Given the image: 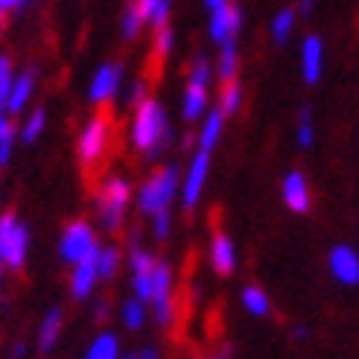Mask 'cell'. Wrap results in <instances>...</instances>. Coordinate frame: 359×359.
Listing matches in <instances>:
<instances>
[{"label": "cell", "instance_id": "obj_23", "mask_svg": "<svg viewBox=\"0 0 359 359\" xmlns=\"http://www.w3.org/2000/svg\"><path fill=\"white\" fill-rule=\"evenodd\" d=\"M143 27V15H140V6H137V0H129L126 4V12H123V32H126V39H135V35L140 32Z\"/></svg>", "mask_w": 359, "mask_h": 359}, {"label": "cell", "instance_id": "obj_14", "mask_svg": "<svg viewBox=\"0 0 359 359\" xmlns=\"http://www.w3.org/2000/svg\"><path fill=\"white\" fill-rule=\"evenodd\" d=\"M208 161L210 152H199L190 164V175H187V187H184V208L190 210L196 205V199L202 196V184H205V175H208Z\"/></svg>", "mask_w": 359, "mask_h": 359}, {"label": "cell", "instance_id": "obj_38", "mask_svg": "<svg viewBox=\"0 0 359 359\" xmlns=\"http://www.w3.org/2000/svg\"><path fill=\"white\" fill-rule=\"evenodd\" d=\"M140 359H158V353L149 348V351H143V356H140Z\"/></svg>", "mask_w": 359, "mask_h": 359}, {"label": "cell", "instance_id": "obj_11", "mask_svg": "<svg viewBox=\"0 0 359 359\" xmlns=\"http://www.w3.org/2000/svg\"><path fill=\"white\" fill-rule=\"evenodd\" d=\"M155 304V313H158V321L167 325L170 316H172V307H170V269L167 263H155L152 269V298Z\"/></svg>", "mask_w": 359, "mask_h": 359}, {"label": "cell", "instance_id": "obj_13", "mask_svg": "<svg viewBox=\"0 0 359 359\" xmlns=\"http://www.w3.org/2000/svg\"><path fill=\"white\" fill-rule=\"evenodd\" d=\"M97 257H100V248L94 245V248L79 260L76 272H74V280H70L76 298H85L88 292H91V286H94V280H97Z\"/></svg>", "mask_w": 359, "mask_h": 359}, {"label": "cell", "instance_id": "obj_34", "mask_svg": "<svg viewBox=\"0 0 359 359\" xmlns=\"http://www.w3.org/2000/svg\"><path fill=\"white\" fill-rule=\"evenodd\" d=\"M12 137H15V135H9V137L0 140V167H4L6 161H9V152H12Z\"/></svg>", "mask_w": 359, "mask_h": 359}, {"label": "cell", "instance_id": "obj_6", "mask_svg": "<svg viewBox=\"0 0 359 359\" xmlns=\"http://www.w3.org/2000/svg\"><path fill=\"white\" fill-rule=\"evenodd\" d=\"M327 266H330V275L339 283H345V286L359 283V251L356 248H351L345 243L333 245L330 255H327Z\"/></svg>", "mask_w": 359, "mask_h": 359}, {"label": "cell", "instance_id": "obj_24", "mask_svg": "<svg viewBox=\"0 0 359 359\" xmlns=\"http://www.w3.org/2000/svg\"><path fill=\"white\" fill-rule=\"evenodd\" d=\"M222 111L217 109L210 117H208V123H205V132H202V152H210L213 149V143L219 140V135H222Z\"/></svg>", "mask_w": 359, "mask_h": 359}, {"label": "cell", "instance_id": "obj_9", "mask_svg": "<svg viewBox=\"0 0 359 359\" xmlns=\"http://www.w3.org/2000/svg\"><path fill=\"white\" fill-rule=\"evenodd\" d=\"M280 193H283L286 208L295 210V213H307V210L313 208V193H310V184H307V178H304L301 170L286 172Z\"/></svg>", "mask_w": 359, "mask_h": 359}, {"label": "cell", "instance_id": "obj_1", "mask_svg": "<svg viewBox=\"0 0 359 359\" xmlns=\"http://www.w3.org/2000/svg\"><path fill=\"white\" fill-rule=\"evenodd\" d=\"M120 147H123V120L117 117L114 105L102 100L97 105V114L79 135V170L85 187L91 193H97L100 178L105 175Z\"/></svg>", "mask_w": 359, "mask_h": 359}, {"label": "cell", "instance_id": "obj_19", "mask_svg": "<svg viewBox=\"0 0 359 359\" xmlns=\"http://www.w3.org/2000/svg\"><path fill=\"white\" fill-rule=\"evenodd\" d=\"M243 304H245V310L251 316H269V310H272V304H269V298H266V292L260 290V286H245Z\"/></svg>", "mask_w": 359, "mask_h": 359}, {"label": "cell", "instance_id": "obj_4", "mask_svg": "<svg viewBox=\"0 0 359 359\" xmlns=\"http://www.w3.org/2000/svg\"><path fill=\"white\" fill-rule=\"evenodd\" d=\"M175 167L167 170H158L149 175V182L140 187V210L143 213H158V210H167L170 199H172V190H175Z\"/></svg>", "mask_w": 359, "mask_h": 359}, {"label": "cell", "instance_id": "obj_40", "mask_svg": "<svg viewBox=\"0 0 359 359\" xmlns=\"http://www.w3.org/2000/svg\"><path fill=\"white\" fill-rule=\"evenodd\" d=\"M132 359H137V356H132Z\"/></svg>", "mask_w": 359, "mask_h": 359}, {"label": "cell", "instance_id": "obj_35", "mask_svg": "<svg viewBox=\"0 0 359 359\" xmlns=\"http://www.w3.org/2000/svg\"><path fill=\"white\" fill-rule=\"evenodd\" d=\"M9 21H12V12H9V9H4V6H0V35H4V32H6Z\"/></svg>", "mask_w": 359, "mask_h": 359}, {"label": "cell", "instance_id": "obj_25", "mask_svg": "<svg viewBox=\"0 0 359 359\" xmlns=\"http://www.w3.org/2000/svg\"><path fill=\"white\" fill-rule=\"evenodd\" d=\"M29 91H32V74H24L21 79H18L12 97H9V111H21V105L27 102Z\"/></svg>", "mask_w": 359, "mask_h": 359}, {"label": "cell", "instance_id": "obj_37", "mask_svg": "<svg viewBox=\"0 0 359 359\" xmlns=\"http://www.w3.org/2000/svg\"><path fill=\"white\" fill-rule=\"evenodd\" d=\"M24 4V0H0V6H4V9H9V12H15L18 6H21Z\"/></svg>", "mask_w": 359, "mask_h": 359}, {"label": "cell", "instance_id": "obj_15", "mask_svg": "<svg viewBox=\"0 0 359 359\" xmlns=\"http://www.w3.org/2000/svg\"><path fill=\"white\" fill-rule=\"evenodd\" d=\"M295 21H298V12H295L292 6H283V9L272 18V41L283 47L286 41H290L292 29H295Z\"/></svg>", "mask_w": 359, "mask_h": 359}, {"label": "cell", "instance_id": "obj_16", "mask_svg": "<svg viewBox=\"0 0 359 359\" xmlns=\"http://www.w3.org/2000/svg\"><path fill=\"white\" fill-rule=\"evenodd\" d=\"M117 82H120V67L117 65H105L100 74H97V79H94V88H91V97L94 100H109L111 94H114V88H117Z\"/></svg>", "mask_w": 359, "mask_h": 359}, {"label": "cell", "instance_id": "obj_12", "mask_svg": "<svg viewBox=\"0 0 359 359\" xmlns=\"http://www.w3.org/2000/svg\"><path fill=\"white\" fill-rule=\"evenodd\" d=\"M210 260H213V272L228 278L231 272H234L237 266V255H234V243L228 240L225 231H213V245H210Z\"/></svg>", "mask_w": 359, "mask_h": 359}, {"label": "cell", "instance_id": "obj_26", "mask_svg": "<svg viewBox=\"0 0 359 359\" xmlns=\"http://www.w3.org/2000/svg\"><path fill=\"white\" fill-rule=\"evenodd\" d=\"M88 359H117V342H114V336L97 339L94 348L88 351Z\"/></svg>", "mask_w": 359, "mask_h": 359}, {"label": "cell", "instance_id": "obj_39", "mask_svg": "<svg viewBox=\"0 0 359 359\" xmlns=\"http://www.w3.org/2000/svg\"><path fill=\"white\" fill-rule=\"evenodd\" d=\"M310 4H313V0H304V6H301V9H304V12H310Z\"/></svg>", "mask_w": 359, "mask_h": 359}, {"label": "cell", "instance_id": "obj_8", "mask_svg": "<svg viewBox=\"0 0 359 359\" xmlns=\"http://www.w3.org/2000/svg\"><path fill=\"white\" fill-rule=\"evenodd\" d=\"M94 248V231L88 228V222L76 219L65 228V237H62V257L67 263H79L88 251Z\"/></svg>", "mask_w": 359, "mask_h": 359}, {"label": "cell", "instance_id": "obj_28", "mask_svg": "<svg viewBox=\"0 0 359 359\" xmlns=\"http://www.w3.org/2000/svg\"><path fill=\"white\" fill-rule=\"evenodd\" d=\"M208 79H210V65H208V59H205V56H196V59H193V70H190V82L208 88Z\"/></svg>", "mask_w": 359, "mask_h": 359}, {"label": "cell", "instance_id": "obj_36", "mask_svg": "<svg viewBox=\"0 0 359 359\" xmlns=\"http://www.w3.org/2000/svg\"><path fill=\"white\" fill-rule=\"evenodd\" d=\"M231 356V345H225V348H219V351H213L210 356H205V359H228Z\"/></svg>", "mask_w": 359, "mask_h": 359}, {"label": "cell", "instance_id": "obj_31", "mask_svg": "<svg viewBox=\"0 0 359 359\" xmlns=\"http://www.w3.org/2000/svg\"><path fill=\"white\" fill-rule=\"evenodd\" d=\"M9 70H12L9 59H6V56H0V102H4L6 94H9Z\"/></svg>", "mask_w": 359, "mask_h": 359}, {"label": "cell", "instance_id": "obj_10", "mask_svg": "<svg viewBox=\"0 0 359 359\" xmlns=\"http://www.w3.org/2000/svg\"><path fill=\"white\" fill-rule=\"evenodd\" d=\"M325 70V41L318 35H307L301 44V76L307 85H316Z\"/></svg>", "mask_w": 359, "mask_h": 359}, {"label": "cell", "instance_id": "obj_20", "mask_svg": "<svg viewBox=\"0 0 359 359\" xmlns=\"http://www.w3.org/2000/svg\"><path fill=\"white\" fill-rule=\"evenodd\" d=\"M237 41H225L222 44V56H219V79L222 82H231V79H237Z\"/></svg>", "mask_w": 359, "mask_h": 359}, {"label": "cell", "instance_id": "obj_17", "mask_svg": "<svg viewBox=\"0 0 359 359\" xmlns=\"http://www.w3.org/2000/svg\"><path fill=\"white\" fill-rule=\"evenodd\" d=\"M240 102H243V88H240V82H237V79L222 82V91H219V111H222V117L237 114Z\"/></svg>", "mask_w": 359, "mask_h": 359}, {"label": "cell", "instance_id": "obj_30", "mask_svg": "<svg viewBox=\"0 0 359 359\" xmlns=\"http://www.w3.org/2000/svg\"><path fill=\"white\" fill-rule=\"evenodd\" d=\"M41 126H44V111L39 109V111H35V114L29 117V123H27V129H24V140H27V143H32L35 137H39Z\"/></svg>", "mask_w": 359, "mask_h": 359}, {"label": "cell", "instance_id": "obj_29", "mask_svg": "<svg viewBox=\"0 0 359 359\" xmlns=\"http://www.w3.org/2000/svg\"><path fill=\"white\" fill-rule=\"evenodd\" d=\"M126 325H129L132 330H137L140 325H143V307L137 301H129L126 304Z\"/></svg>", "mask_w": 359, "mask_h": 359}, {"label": "cell", "instance_id": "obj_21", "mask_svg": "<svg viewBox=\"0 0 359 359\" xmlns=\"http://www.w3.org/2000/svg\"><path fill=\"white\" fill-rule=\"evenodd\" d=\"M59 330H62V310H53V313L47 316V321H44V327H41V342H39L41 353H47L53 345H56Z\"/></svg>", "mask_w": 359, "mask_h": 359}, {"label": "cell", "instance_id": "obj_18", "mask_svg": "<svg viewBox=\"0 0 359 359\" xmlns=\"http://www.w3.org/2000/svg\"><path fill=\"white\" fill-rule=\"evenodd\" d=\"M205 102H208V88L205 85H187V97H184V117L196 120L205 111Z\"/></svg>", "mask_w": 359, "mask_h": 359}, {"label": "cell", "instance_id": "obj_7", "mask_svg": "<svg viewBox=\"0 0 359 359\" xmlns=\"http://www.w3.org/2000/svg\"><path fill=\"white\" fill-rule=\"evenodd\" d=\"M170 24H155V35H152V50H149V59L143 65V79L149 85L161 82V74H164V62H167V53H170Z\"/></svg>", "mask_w": 359, "mask_h": 359}, {"label": "cell", "instance_id": "obj_3", "mask_svg": "<svg viewBox=\"0 0 359 359\" xmlns=\"http://www.w3.org/2000/svg\"><path fill=\"white\" fill-rule=\"evenodd\" d=\"M126 205H129V184H126L123 178H109V182H102V187H97L100 219L111 234H120Z\"/></svg>", "mask_w": 359, "mask_h": 359}, {"label": "cell", "instance_id": "obj_33", "mask_svg": "<svg viewBox=\"0 0 359 359\" xmlns=\"http://www.w3.org/2000/svg\"><path fill=\"white\" fill-rule=\"evenodd\" d=\"M161 0H137V6H140V15H143V21H152V15L158 9Z\"/></svg>", "mask_w": 359, "mask_h": 359}, {"label": "cell", "instance_id": "obj_32", "mask_svg": "<svg viewBox=\"0 0 359 359\" xmlns=\"http://www.w3.org/2000/svg\"><path fill=\"white\" fill-rule=\"evenodd\" d=\"M167 231H170L167 210H158V213H155V234H158V240H167Z\"/></svg>", "mask_w": 359, "mask_h": 359}, {"label": "cell", "instance_id": "obj_27", "mask_svg": "<svg viewBox=\"0 0 359 359\" xmlns=\"http://www.w3.org/2000/svg\"><path fill=\"white\" fill-rule=\"evenodd\" d=\"M114 269H117V248H102L100 257H97V272L102 278H111Z\"/></svg>", "mask_w": 359, "mask_h": 359}, {"label": "cell", "instance_id": "obj_2", "mask_svg": "<svg viewBox=\"0 0 359 359\" xmlns=\"http://www.w3.org/2000/svg\"><path fill=\"white\" fill-rule=\"evenodd\" d=\"M135 143L143 155H158L170 143V126L155 100H143L135 117Z\"/></svg>", "mask_w": 359, "mask_h": 359}, {"label": "cell", "instance_id": "obj_5", "mask_svg": "<svg viewBox=\"0 0 359 359\" xmlns=\"http://www.w3.org/2000/svg\"><path fill=\"white\" fill-rule=\"evenodd\" d=\"M27 255V228L15 222V210H6L0 217V257L9 269H21Z\"/></svg>", "mask_w": 359, "mask_h": 359}, {"label": "cell", "instance_id": "obj_22", "mask_svg": "<svg viewBox=\"0 0 359 359\" xmlns=\"http://www.w3.org/2000/svg\"><path fill=\"white\" fill-rule=\"evenodd\" d=\"M295 137H298V147H301V149H310V147H313V140H316V126H313V111H310V109H301Z\"/></svg>", "mask_w": 359, "mask_h": 359}]
</instances>
